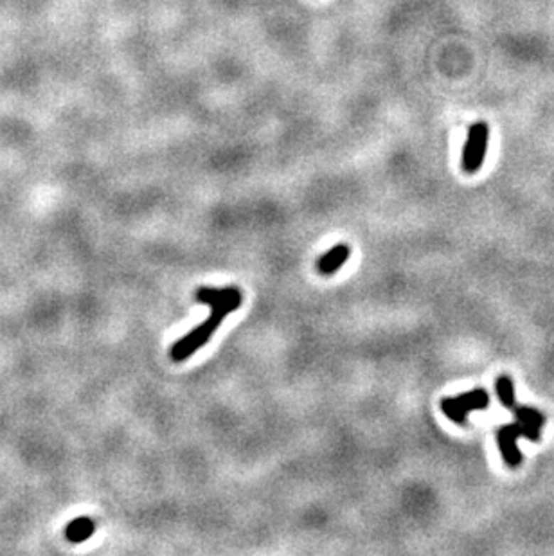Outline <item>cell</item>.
Wrapping results in <instances>:
<instances>
[{
	"label": "cell",
	"mask_w": 554,
	"mask_h": 556,
	"mask_svg": "<svg viewBox=\"0 0 554 556\" xmlns=\"http://www.w3.org/2000/svg\"><path fill=\"white\" fill-rule=\"evenodd\" d=\"M488 146V126L486 122H475L468 132L467 145L463 148V169L467 173H477L481 169Z\"/></svg>",
	"instance_id": "3"
},
{
	"label": "cell",
	"mask_w": 554,
	"mask_h": 556,
	"mask_svg": "<svg viewBox=\"0 0 554 556\" xmlns=\"http://www.w3.org/2000/svg\"><path fill=\"white\" fill-rule=\"evenodd\" d=\"M240 293L241 292L238 288H200L198 292H196V301L202 303V305L214 306L218 305V303L229 301V299L236 298Z\"/></svg>",
	"instance_id": "8"
},
{
	"label": "cell",
	"mask_w": 554,
	"mask_h": 556,
	"mask_svg": "<svg viewBox=\"0 0 554 556\" xmlns=\"http://www.w3.org/2000/svg\"><path fill=\"white\" fill-rule=\"evenodd\" d=\"M94 531H96L94 520L88 517H80L67 526L65 537L69 538L70 542H74V544H80V542H85L87 538H90L92 535H94Z\"/></svg>",
	"instance_id": "7"
},
{
	"label": "cell",
	"mask_w": 554,
	"mask_h": 556,
	"mask_svg": "<svg viewBox=\"0 0 554 556\" xmlns=\"http://www.w3.org/2000/svg\"><path fill=\"white\" fill-rule=\"evenodd\" d=\"M522 436H524V431H522V425L518 421L502 425L497 431V443L499 449H501L502 459L511 468L522 465V459H524L518 449V443H516V439L522 438Z\"/></svg>",
	"instance_id": "4"
},
{
	"label": "cell",
	"mask_w": 554,
	"mask_h": 556,
	"mask_svg": "<svg viewBox=\"0 0 554 556\" xmlns=\"http://www.w3.org/2000/svg\"><path fill=\"white\" fill-rule=\"evenodd\" d=\"M351 256V248L348 245H335L329 248L324 256L317 261V271L322 276H333L335 272L341 271L342 265L346 263Z\"/></svg>",
	"instance_id": "6"
},
{
	"label": "cell",
	"mask_w": 554,
	"mask_h": 556,
	"mask_svg": "<svg viewBox=\"0 0 554 556\" xmlns=\"http://www.w3.org/2000/svg\"><path fill=\"white\" fill-rule=\"evenodd\" d=\"M489 405V394L484 389H474V391L463 392L454 398H443L441 400V411L447 418L457 425H464L468 421V414L472 411H482Z\"/></svg>",
	"instance_id": "2"
},
{
	"label": "cell",
	"mask_w": 554,
	"mask_h": 556,
	"mask_svg": "<svg viewBox=\"0 0 554 556\" xmlns=\"http://www.w3.org/2000/svg\"><path fill=\"white\" fill-rule=\"evenodd\" d=\"M495 389H497L499 400L501 404L504 405L506 409H513L515 407V385H513V380L509 377H499L497 382H495Z\"/></svg>",
	"instance_id": "9"
},
{
	"label": "cell",
	"mask_w": 554,
	"mask_h": 556,
	"mask_svg": "<svg viewBox=\"0 0 554 556\" xmlns=\"http://www.w3.org/2000/svg\"><path fill=\"white\" fill-rule=\"evenodd\" d=\"M241 306V293L236 298L229 299V301L218 303V305L211 306L213 312H211L209 319L203 320L200 326H196L193 332H189L188 335H183L182 339L176 340L171 347V358L175 362H183L188 360L191 355H195L196 351L202 346H206L209 342V339L213 337V333L220 328V324L225 320V317L229 313H233L234 310H238Z\"/></svg>",
	"instance_id": "1"
},
{
	"label": "cell",
	"mask_w": 554,
	"mask_h": 556,
	"mask_svg": "<svg viewBox=\"0 0 554 556\" xmlns=\"http://www.w3.org/2000/svg\"><path fill=\"white\" fill-rule=\"evenodd\" d=\"M513 414H515L516 421L522 425L524 438H528L529 441L538 443L543 423H545V416L531 407H513Z\"/></svg>",
	"instance_id": "5"
}]
</instances>
